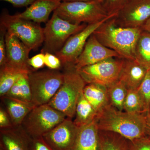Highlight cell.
Wrapping results in <instances>:
<instances>
[{"label": "cell", "instance_id": "obj_1", "mask_svg": "<svg viewBox=\"0 0 150 150\" xmlns=\"http://www.w3.org/2000/svg\"><path fill=\"white\" fill-rule=\"evenodd\" d=\"M114 17L104 22L93 34L103 45L116 52L120 59L135 60L136 46L142 30L119 26Z\"/></svg>", "mask_w": 150, "mask_h": 150}, {"label": "cell", "instance_id": "obj_2", "mask_svg": "<svg viewBox=\"0 0 150 150\" xmlns=\"http://www.w3.org/2000/svg\"><path fill=\"white\" fill-rule=\"evenodd\" d=\"M145 113L120 111L109 105L97 115L99 130L116 133L131 141L146 136Z\"/></svg>", "mask_w": 150, "mask_h": 150}, {"label": "cell", "instance_id": "obj_3", "mask_svg": "<svg viewBox=\"0 0 150 150\" xmlns=\"http://www.w3.org/2000/svg\"><path fill=\"white\" fill-rule=\"evenodd\" d=\"M64 67V82L48 104L72 119L75 116L77 103L86 83L74 65Z\"/></svg>", "mask_w": 150, "mask_h": 150}, {"label": "cell", "instance_id": "obj_4", "mask_svg": "<svg viewBox=\"0 0 150 150\" xmlns=\"http://www.w3.org/2000/svg\"><path fill=\"white\" fill-rule=\"evenodd\" d=\"M0 26L6 32L15 35L31 50H36L44 41L43 28L40 23L12 15L3 9L0 16Z\"/></svg>", "mask_w": 150, "mask_h": 150}, {"label": "cell", "instance_id": "obj_5", "mask_svg": "<svg viewBox=\"0 0 150 150\" xmlns=\"http://www.w3.org/2000/svg\"><path fill=\"white\" fill-rule=\"evenodd\" d=\"M59 16L74 24H91L108 16L100 0L63 1L54 11Z\"/></svg>", "mask_w": 150, "mask_h": 150}, {"label": "cell", "instance_id": "obj_6", "mask_svg": "<svg viewBox=\"0 0 150 150\" xmlns=\"http://www.w3.org/2000/svg\"><path fill=\"white\" fill-rule=\"evenodd\" d=\"M88 24L71 23L53 13L43 28L44 41L41 53L56 54L70 37L83 29Z\"/></svg>", "mask_w": 150, "mask_h": 150}, {"label": "cell", "instance_id": "obj_7", "mask_svg": "<svg viewBox=\"0 0 150 150\" xmlns=\"http://www.w3.org/2000/svg\"><path fill=\"white\" fill-rule=\"evenodd\" d=\"M67 118L64 113L48 104L35 106L21 126L31 138L42 137Z\"/></svg>", "mask_w": 150, "mask_h": 150}, {"label": "cell", "instance_id": "obj_8", "mask_svg": "<svg viewBox=\"0 0 150 150\" xmlns=\"http://www.w3.org/2000/svg\"><path fill=\"white\" fill-rule=\"evenodd\" d=\"M64 73L56 70L30 72L28 74L33 104H48L64 82Z\"/></svg>", "mask_w": 150, "mask_h": 150}, {"label": "cell", "instance_id": "obj_9", "mask_svg": "<svg viewBox=\"0 0 150 150\" xmlns=\"http://www.w3.org/2000/svg\"><path fill=\"white\" fill-rule=\"evenodd\" d=\"M124 59L109 58L77 70L86 83H95L108 87L117 81Z\"/></svg>", "mask_w": 150, "mask_h": 150}, {"label": "cell", "instance_id": "obj_10", "mask_svg": "<svg viewBox=\"0 0 150 150\" xmlns=\"http://www.w3.org/2000/svg\"><path fill=\"white\" fill-rule=\"evenodd\" d=\"M116 15H110L101 21L88 24L82 30L70 37L62 49L55 54L61 60L62 66L74 65L90 36L104 22Z\"/></svg>", "mask_w": 150, "mask_h": 150}, {"label": "cell", "instance_id": "obj_11", "mask_svg": "<svg viewBox=\"0 0 150 150\" xmlns=\"http://www.w3.org/2000/svg\"><path fill=\"white\" fill-rule=\"evenodd\" d=\"M150 18V0H128L114 17L119 26L140 28Z\"/></svg>", "mask_w": 150, "mask_h": 150}, {"label": "cell", "instance_id": "obj_12", "mask_svg": "<svg viewBox=\"0 0 150 150\" xmlns=\"http://www.w3.org/2000/svg\"><path fill=\"white\" fill-rule=\"evenodd\" d=\"M79 129L72 119L67 117L42 137L54 150H73Z\"/></svg>", "mask_w": 150, "mask_h": 150}, {"label": "cell", "instance_id": "obj_13", "mask_svg": "<svg viewBox=\"0 0 150 150\" xmlns=\"http://www.w3.org/2000/svg\"><path fill=\"white\" fill-rule=\"evenodd\" d=\"M113 57L120 58L116 52L103 45L93 34L88 39L83 50L75 62V68L78 70Z\"/></svg>", "mask_w": 150, "mask_h": 150}, {"label": "cell", "instance_id": "obj_14", "mask_svg": "<svg viewBox=\"0 0 150 150\" xmlns=\"http://www.w3.org/2000/svg\"><path fill=\"white\" fill-rule=\"evenodd\" d=\"M6 43L5 64L32 71L28 63L29 53L31 50L15 35L7 32Z\"/></svg>", "mask_w": 150, "mask_h": 150}, {"label": "cell", "instance_id": "obj_15", "mask_svg": "<svg viewBox=\"0 0 150 150\" xmlns=\"http://www.w3.org/2000/svg\"><path fill=\"white\" fill-rule=\"evenodd\" d=\"M30 139L21 126L1 129L0 150H30Z\"/></svg>", "mask_w": 150, "mask_h": 150}, {"label": "cell", "instance_id": "obj_16", "mask_svg": "<svg viewBox=\"0 0 150 150\" xmlns=\"http://www.w3.org/2000/svg\"><path fill=\"white\" fill-rule=\"evenodd\" d=\"M61 2L60 0H35L24 11L16 14L37 23H46L51 12L57 8Z\"/></svg>", "mask_w": 150, "mask_h": 150}, {"label": "cell", "instance_id": "obj_17", "mask_svg": "<svg viewBox=\"0 0 150 150\" xmlns=\"http://www.w3.org/2000/svg\"><path fill=\"white\" fill-rule=\"evenodd\" d=\"M147 71L135 60L124 59L118 80L128 90L137 89L144 80Z\"/></svg>", "mask_w": 150, "mask_h": 150}, {"label": "cell", "instance_id": "obj_18", "mask_svg": "<svg viewBox=\"0 0 150 150\" xmlns=\"http://www.w3.org/2000/svg\"><path fill=\"white\" fill-rule=\"evenodd\" d=\"M73 150H101L99 129L95 120L79 128Z\"/></svg>", "mask_w": 150, "mask_h": 150}, {"label": "cell", "instance_id": "obj_19", "mask_svg": "<svg viewBox=\"0 0 150 150\" xmlns=\"http://www.w3.org/2000/svg\"><path fill=\"white\" fill-rule=\"evenodd\" d=\"M14 126H21L28 114L35 106L4 96L1 97Z\"/></svg>", "mask_w": 150, "mask_h": 150}, {"label": "cell", "instance_id": "obj_20", "mask_svg": "<svg viewBox=\"0 0 150 150\" xmlns=\"http://www.w3.org/2000/svg\"><path fill=\"white\" fill-rule=\"evenodd\" d=\"M84 96L97 113L110 105L107 87L95 83H87L83 90Z\"/></svg>", "mask_w": 150, "mask_h": 150}, {"label": "cell", "instance_id": "obj_21", "mask_svg": "<svg viewBox=\"0 0 150 150\" xmlns=\"http://www.w3.org/2000/svg\"><path fill=\"white\" fill-rule=\"evenodd\" d=\"M32 71L5 64L0 67V96H4L21 77Z\"/></svg>", "mask_w": 150, "mask_h": 150}, {"label": "cell", "instance_id": "obj_22", "mask_svg": "<svg viewBox=\"0 0 150 150\" xmlns=\"http://www.w3.org/2000/svg\"><path fill=\"white\" fill-rule=\"evenodd\" d=\"M97 115L96 110L84 96L83 91L76 106L74 123L78 127L81 128L94 121Z\"/></svg>", "mask_w": 150, "mask_h": 150}, {"label": "cell", "instance_id": "obj_23", "mask_svg": "<svg viewBox=\"0 0 150 150\" xmlns=\"http://www.w3.org/2000/svg\"><path fill=\"white\" fill-rule=\"evenodd\" d=\"M29 74H25L21 77L5 96L33 105L28 79Z\"/></svg>", "mask_w": 150, "mask_h": 150}, {"label": "cell", "instance_id": "obj_24", "mask_svg": "<svg viewBox=\"0 0 150 150\" xmlns=\"http://www.w3.org/2000/svg\"><path fill=\"white\" fill-rule=\"evenodd\" d=\"M101 150H129V140L116 133L99 130Z\"/></svg>", "mask_w": 150, "mask_h": 150}, {"label": "cell", "instance_id": "obj_25", "mask_svg": "<svg viewBox=\"0 0 150 150\" xmlns=\"http://www.w3.org/2000/svg\"><path fill=\"white\" fill-rule=\"evenodd\" d=\"M135 60L150 69V33L142 30L136 46Z\"/></svg>", "mask_w": 150, "mask_h": 150}, {"label": "cell", "instance_id": "obj_26", "mask_svg": "<svg viewBox=\"0 0 150 150\" xmlns=\"http://www.w3.org/2000/svg\"><path fill=\"white\" fill-rule=\"evenodd\" d=\"M107 87L110 105L117 110L123 111L128 89L119 80Z\"/></svg>", "mask_w": 150, "mask_h": 150}, {"label": "cell", "instance_id": "obj_27", "mask_svg": "<svg viewBox=\"0 0 150 150\" xmlns=\"http://www.w3.org/2000/svg\"><path fill=\"white\" fill-rule=\"evenodd\" d=\"M123 110L131 113H146L137 89L128 90Z\"/></svg>", "mask_w": 150, "mask_h": 150}, {"label": "cell", "instance_id": "obj_28", "mask_svg": "<svg viewBox=\"0 0 150 150\" xmlns=\"http://www.w3.org/2000/svg\"><path fill=\"white\" fill-rule=\"evenodd\" d=\"M137 90L146 112L150 106V69L148 70L144 80Z\"/></svg>", "mask_w": 150, "mask_h": 150}, {"label": "cell", "instance_id": "obj_29", "mask_svg": "<svg viewBox=\"0 0 150 150\" xmlns=\"http://www.w3.org/2000/svg\"><path fill=\"white\" fill-rule=\"evenodd\" d=\"M109 16L117 15L128 0H100Z\"/></svg>", "mask_w": 150, "mask_h": 150}, {"label": "cell", "instance_id": "obj_30", "mask_svg": "<svg viewBox=\"0 0 150 150\" xmlns=\"http://www.w3.org/2000/svg\"><path fill=\"white\" fill-rule=\"evenodd\" d=\"M129 150H150V140L145 136L129 141Z\"/></svg>", "mask_w": 150, "mask_h": 150}, {"label": "cell", "instance_id": "obj_31", "mask_svg": "<svg viewBox=\"0 0 150 150\" xmlns=\"http://www.w3.org/2000/svg\"><path fill=\"white\" fill-rule=\"evenodd\" d=\"M6 30L0 26V67L4 66L6 63Z\"/></svg>", "mask_w": 150, "mask_h": 150}, {"label": "cell", "instance_id": "obj_32", "mask_svg": "<svg viewBox=\"0 0 150 150\" xmlns=\"http://www.w3.org/2000/svg\"><path fill=\"white\" fill-rule=\"evenodd\" d=\"M44 54L45 65L50 69L56 70L62 67V62L56 55L48 53Z\"/></svg>", "mask_w": 150, "mask_h": 150}, {"label": "cell", "instance_id": "obj_33", "mask_svg": "<svg viewBox=\"0 0 150 150\" xmlns=\"http://www.w3.org/2000/svg\"><path fill=\"white\" fill-rule=\"evenodd\" d=\"M30 149V150H54L45 142L43 137L31 138Z\"/></svg>", "mask_w": 150, "mask_h": 150}, {"label": "cell", "instance_id": "obj_34", "mask_svg": "<svg viewBox=\"0 0 150 150\" xmlns=\"http://www.w3.org/2000/svg\"><path fill=\"white\" fill-rule=\"evenodd\" d=\"M28 63L30 68L35 70L43 68L45 65V54L41 53L29 58Z\"/></svg>", "mask_w": 150, "mask_h": 150}, {"label": "cell", "instance_id": "obj_35", "mask_svg": "<svg viewBox=\"0 0 150 150\" xmlns=\"http://www.w3.org/2000/svg\"><path fill=\"white\" fill-rule=\"evenodd\" d=\"M9 115L3 107L0 108V128L1 129H10L13 127Z\"/></svg>", "mask_w": 150, "mask_h": 150}, {"label": "cell", "instance_id": "obj_36", "mask_svg": "<svg viewBox=\"0 0 150 150\" xmlns=\"http://www.w3.org/2000/svg\"><path fill=\"white\" fill-rule=\"evenodd\" d=\"M1 1L10 3L15 7L21 8L29 6L34 2L35 0H1Z\"/></svg>", "mask_w": 150, "mask_h": 150}, {"label": "cell", "instance_id": "obj_37", "mask_svg": "<svg viewBox=\"0 0 150 150\" xmlns=\"http://www.w3.org/2000/svg\"><path fill=\"white\" fill-rule=\"evenodd\" d=\"M145 135L150 140V106L145 113Z\"/></svg>", "mask_w": 150, "mask_h": 150}, {"label": "cell", "instance_id": "obj_38", "mask_svg": "<svg viewBox=\"0 0 150 150\" xmlns=\"http://www.w3.org/2000/svg\"><path fill=\"white\" fill-rule=\"evenodd\" d=\"M142 30L150 33V18L141 28Z\"/></svg>", "mask_w": 150, "mask_h": 150}, {"label": "cell", "instance_id": "obj_39", "mask_svg": "<svg viewBox=\"0 0 150 150\" xmlns=\"http://www.w3.org/2000/svg\"><path fill=\"white\" fill-rule=\"evenodd\" d=\"M61 2L63 1H89L94 0H60Z\"/></svg>", "mask_w": 150, "mask_h": 150}]
</instances>
